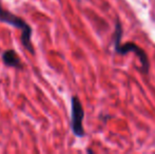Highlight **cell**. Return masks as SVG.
Here are the masks:
<instances>
[{"instance_id":"cell-2","label":"cell","mask_w":155,"mask_h":154,"mask_svg":"<svg viewBox=\"0 0 155 154\" xmlns=\"http://www.w3.org/2000/svg\"><path fill=\"white\" fill-rule=\"evenodd\" d=\"M123 35V29H121L120 22L117 21L116 22V30H115V51L118 54H127L129 52L135 53L136 56L139 58L143 66V71L145 73L149 72V60H148V56L145 53L141 48L136 45L135 43L127 42L124 44H120V38Z\"/></svg>"},{"instance_id":"cell-1","label":"cell","mask_w":155,"mask_h":154,"mask_svg":"<svg viewBox=\"0 0 155 154\" xmlns=\"http://www.w3.org/2000/svg\"><path fill=\"white\" fill-rule=\"evenodd\" d=\"M0 21L6 23V25H13V27H15L16 29L21 30L20 39H21V42H22L23 47H25V49L28 50L31 54H34L35 51H34V48H33L32 41H31L33 30L27 21H25L22 18H20V17L17 16V15L6 11L5 8L1 5V3H0Z\"/></svg>"},{"instance_id":"cell-4","label":"cell","mask_w":155,"mask_h":154,"mask_svg":"<svg viewBox=\"0 0 155 154\" xmlns=\"http://www.w3.org/2000/svg\"><path fill=\"white\" fill-rule=\"evenodd\" d=\"M2 61H3V64L5 66L10 67V68H22L20 58H19V56L17 55V53L14 50H6V51H4V53L2 54Z\"/></svg>"},{"instance_id":"cell-3","label":"cell","mask_w":155,"mask_h":154,"mask_svg":"<svg viewBox=\"0 0 155 154\" xmlns=\"http://www.w3.org/2000/svg\"><path fill=\"white\" fill-rule=\"evenodd\" d=\"M84 117V112L82 105L77 96H73L71 99V128L73 133L77 137H82L84 135L82 120Z\"/></svg>"}]
</instances>
